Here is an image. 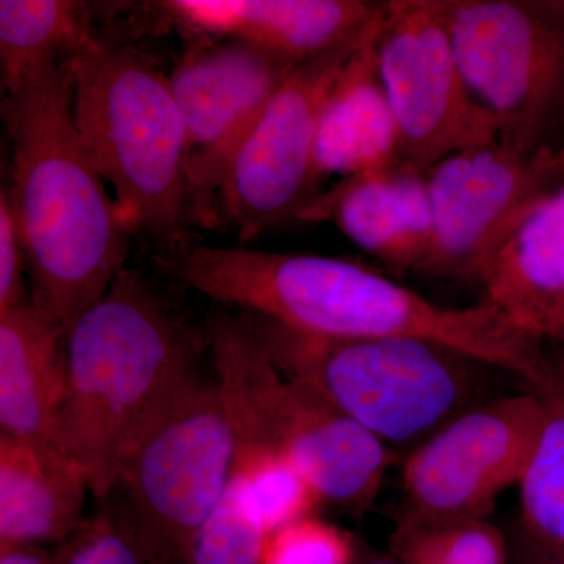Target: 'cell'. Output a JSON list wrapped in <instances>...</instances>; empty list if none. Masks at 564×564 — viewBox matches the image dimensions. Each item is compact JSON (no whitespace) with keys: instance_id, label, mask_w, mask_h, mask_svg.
<instances>
[{"instance_id":"1","label":"cell","mask_w":564,"mask_h":564,"mask_svg":"<svg viewBox=\"0 0 564 564\" xmlns=\"http://www.w3.org/2000/svg\"><path fill=\"white\" fill-rule=\"evenodd\" d=\"M188 281L214 302L310 336L426 340L518 375L534 392L560 377L543 340L497 307L441 306L347 259L206 245L193 256Z\"/></svg>"},{"instance_id":"2","label":"cell","mask_w":564,"mask_h":564,"mask_svg":"<svg viewBox=\"0 0 564 564\" xmlns=\"http://www.w3.org/2000/svg\"><path fill=\"white\" fill-rule=\"evenodd\" d=\"M2 120L31 300L68 333L124 270L135 232L77 128L69 57L3 91Z\"/></svg>"},{"instance_id":"3","label":"cell","mask_w":564,"mask_h":564,"mask_svg":"<svg viewBox=\"0 0 564 564\" xmlns=\"http://www.w3.org/2000/svg\"><path fill=\"white\" fill-rule=\"evenodd\" d=\"M203 343L137 270L70 326L61 443L107 499L126 456L198 377Z\"/></svg>"},{"instance_id":"4","label":"cell","mask_w":564,"mask_h":564,"mask_svg":"<svg viewBox=\"0 0 564 564\" xmlns=\"http://www.w3.org/2000/svg\"><path fill=\"white\" fill-rule=\"evenodd\" d=\"M69 66L77 128L126 221L162 247L187 240V132L170 76L141 52L95 36Z\"/></svg>"},{"instance_id":"5","label":"cell","mask_w":564,"mask_h":564,"mask_svg":"<svg viewBox=\"0 0 564 564\" xmlns=\"http://www.w3.org/2000/svg\"><path fill=\"white\" fill-rule=\"evenodd\" d=\"M284 377L313 386L383 443L429 440L475 406L477 366L419 339H326L245 313Z\"/></svg>"},{"instance_id":"6","label":"cell","mask_w":564,"mask_h":564,"mask_svg":"<svg viewBox=\"0 0 564 564\" xmlns=\"http://www.w3.org/2000/svg\"><path fill=\"white\" fill-rule=\"evenodd\" d=\"M209 345L231 408L237 444L289 459L317 496L347 511L372 507L391 452L313 386L284 377L247 317H218Z\"/></svg>"},{"instance_id":"7","label":"cell","mask_w":564,"mask_h":564,"mask_svg":"<svg viewBox=\"0 0 564 564\" xmlns=\"http://www.w3.org/2000/svg\"><path fill=\"white\" fill-rule=\"evenodd\" d=\"M236 458L226 393L218 381L196 378L133 445L110 494L128 508L161 564H188L193 540L220 503Z\"/></svg>"},{"instance_id":"8","label":"cell","mask_w":564,"mask_h":564,"mask_svg":"<svg viewBox=\"0 0 564 564\" xmlns=\"http://www.w3.org/2000/svg\"><path fill=\"white\" fill-rule=\"evenodd\" d=\"M467 88L500 143L538 152L564 110V2L436 0Z\"/></svg>"},{"instance_id":"9","label":"cell","mask_w":564,"mask_h":564,"mask_svg":"<svg viewBox=\"0 0 564 564\" xmlns=\"http://www.w3.org/2000/svg\"><path fill=\"white\" fill-rule=\"evenodd\" d=\"M378 68L399 137V162L425 173L448 155L499 139L467 88L436 0H386Z\"/></svg>"},{"instance_id":"10","label":"cell","mask_w":564,"mask_h":564,"mask_svg":"<svg viewBox=\"0 0 564 564\" xmlns=\"http://www.w3.org/2000/svg\"><path fill=\"white\" fill-rule=\"evenodd\" d=\"M425 176L433 229L421 272L481 285L519 226L564 182L554 148L524 152L499 140L448 155Z\"/></svg>"},{"instance_id":"11","label":"cell","mask_w":564,"mask_h":564,"mask_svg":"<svg viewBox=\"0 0 564 564\" xmlns=\"http://www.w3.org/2000/svg\"><path fill=\"white\" fill-rule=\"evenodd\" d=\"M364 39L293 68L237 151L223 181L220 210L240 242L295 221L321 193L315 148L323 106Z\"/></svg>"},{"instance_id":"12","label":"cell","mask_w":564,"mask_h":564,"mask_svg":"<svg viewBox=\"0 0 564 564\" xmlns=\"http://www.w3.org/2000/svg\"><path fill=\"white\" fill-rule=\"evenodd\" d=\"M544 423L536 392L475 404L422 441L403 464L404 514L488 519L521 484Z\"/></svg>"},{"instance_id":"13","label":"cell","mask_w":564,"mask_h":564,"mask_svg":"<svg viewBox=\"0 0 564 564\" xmlns=\"http://www.w3.org/2000/svg\"><path fill=\"white\" fill-rule=\"evenodd\" d=\"M293 68L245 41L203 39L170 74L187 132L193 220L218 223L226 173Z\"/></svg>"},{"instance_id":"14","label":"cell","mask_w":564,"mask_h":564,"mask_svg":"<svg viewBox=\"0 0 564 564\" xmlns=\"http://www.w3.org/2000/svg\"><path fill=\"white\" fill-rule=\"evenodd\" d=\"M369 0H165L166 20L203 39L245 41L293 66L358 43L383 13Z\"/></svg>"},{"instance_id":"15","label":"cell","mask_w":564,"mask_h":564,"mask_svg":"<svg viewBox=\"0 0 564 564\" xmlns=\"http://www.w3.org/2000/svg\"><path fill=\"white\" fill-rule=\"evenodd\" d=\"M295 221L329 223L393 269L421 270L433 229L425 173L397 162L343 177L314 196Z\"/></svg>"},{"instance_id":"16","label":"cell","mask_w":564,"mask_h":564,"mask_svg":"<svg viewBox=\"0 0 564 564\" xmlns=\"http://www.w3.org/2000/svg\"><path fill=\"white\" fill-rule=\"evenodd\" d=\"M65 339L32 302L0 313V434L69 459L61 443Z\"/></svg>"},{"instance_id":"17","label":"cell","mask_w":564,"mask_h":564,"mask_svg":"<svg viewBox=\"0 0 564 564\" xmlns=\"http://www.w3.org/2000/svg\"><path fill=\"white\" fill-rule=\"evenodd\" d=\"M380 21L352 52L323 106L315 148L318 184L399 162L395 120L378 68Z\"/></svg>"},{"instance_id":"18","label":"cell","mask_w":564,"mask_h":564,"mask_svg":"<svg viewBox=\"0 0 564 564\" xmlns=\"http://www.w3.org/2000/svg\"><path fill=\"white\" fill-rule=\"evenodd\" d=\"M485 300L536 339L564 322V182L534 207L486 278Z\"/></svg>"},{"instance_id":"19","label":"cell","mask_w":564,"mask_h":564,"mask_svg":"<svg viewBox=\"0 0 564 564\" xmlns=\"http://www.w3.org/2000/svg\"><path fill=\"white\" fill-rule=\"evenodd\" d=\"M87 492L79 466L0 434V547L62 544L84 522Z\"/></svg>"},{"instance_id":"20","label":"cell","mask_w":564,"mask_h":564,"mask_svg":"<svg viewBox=\"0 0 564 564\" xmlns=\"http://www.w3.org/2000/svg\"><path fill=\"white\" fill-rule=\"evenodd\" d=\"M73 0H2L0 65L2 90H10L43 63L69 57L93 39Z\"/></svg>"},{"instance_id":"21","label":"cell","mask_w":564,"mask_h":564,"mask_svg":"<svg viewBox=\"0 0 564 564\" xmlns=\"http://www.w3.org/2000/svg\"><path fill=\"white\" fill-rule=\"evenodd\" d=\"M534 392V391H533ZM544 403L540 440L519 484L522 525L530 545L564 554V375L536 392Z\"/></svg>"},{"instance_id":"22","label":"cell","mask_w":564,"mask_h":564,"mask_svg":"<svg viewBox=\"0 0 564 564\" xmlns=\"http://www.w3.org/2000/svg\"><path fill=\"white\" fill-rule=\"evenodd\" d=\"M400 564H507L503 533L488 519H422L400 514L391 536Z\"/></svg>"},{"instance_id":"23","label":"cell","mask_w":564,"mask_h":564,"mask_svg":"<svg viewBox=\"0 0 564 564\" xmlns=\"http://www.w3.org/2000/svg\"><path fill=\"white\" fill-rule=\"evenodd\" d=\"M267 536L250 475L236 459L220 503L193 540L188 564H262Z\"/></svg>"},{"instance_id":"24","label":"cell","mask_w":564,"mask_h":564,"mask_svg":"<svg viewBox=\"0 0 564 564\" xmlns=\"http://www.w3.org/2000/svg\"><path fill=\"white\" fill-rule=\"evenodd\" d=\"M54 564H161L129 514L110 494L96 514L88 516L69 538L57 545Z\"/></svg>"},{"instance_id":"25","label":"cell","mask_w":564,"mask_h":564,"mask_svg":"<svg viewBox=\"0 0 564 564\" xmlns=\"http://www.w3.org/2000/svg\"><path fill=\"white\" fill-rule=\"evenodd\" d=\"M236 459L250 475L269 533L307 518L318 502L306 478L276 452L237 445Z\"/></svg>"},{"instance_id":"26","label":"cell","mask_w":564,"mask_h":564,"mask_svg":"<svg viewBox=\"0 0 564 564\" xmlns=\"http://www.w3.org/2000/svg\"><path fill=\"white\" fill-rule=\"evenodd\" d=\"M351 538L318 519H299L269 533L262 564H355Z\"/></svg>"},{"instance_id":"27","label":"cell","mask_w":564,"mask_h":564,"mask_svg":"<svg viewBox=\"0 0 564 564\" xmlns=\"http://www.w3.org/2000/svg\"><path fill=\"white\" fill-rule=\"evenodd\" d=\"M28 254L9 185L0 195V313L31 303L28 296Z\"/></svg>"},{"instance_id":"28","label":"cell","mask_w":564,"mask_h":564,"mask_svg":"<svg viewBox=\"0 0 564 564\" xmlns=\"http://www.w3.org/2000/svg\"><path fill=\"white\" fill-rule=\"evenodd\" d=\"M0 564H54V552L39 545L0 547Z\"/></svg>"},{"instance_id":"29","label":"cell","mask_w":564,"mask_h":564,"mask_svg":"<svg viewBox=\"0 0 564 564\" xmlns=\"http://www.w3.org/2000/svg\"><path fill=\"white\" fill-rule=\"evenodd\" d=\"M524 564H564V554L544 551L529 544V558Z\"/></svg>"},{"instance_id":"30","label":"cell","mask_w":564,"mask_h":564,"mask_svg":"<svg viewBox=\"0 0 564 564\" xmlns=\"http://www.w3.org/2000/svg\"><path fill=\"white\" fill-rule=\"evenodd\" d=\"M555 162L560 176H562V180L564 181V132L562 141H560V147L555 148Z\"/></svg>"},{"instance_id":"31","label":"cell","mask_w":564,"mask_h":564,"mask_svg":"<svg viewBox=\"0 0 564 564\" xmlns=\"http://www.w3.org/2000/svg\"><path fill=\"white\" fill-rule=\"evenodd\" d=\"M355 564H400L393 558L392 555L389 556H370V558L362 560V562Z\"/></svg>"},{"instance_id":"32","label":"cell","mask_w":564,"mask_h":564,"mask_svg":"<svg viewBox=\"0 0 564 564\" xmlns=\"http://www.w3.org/2000/svg\"><path fill=\"white\" fill-rule=\"evenodd\" d=\"M556 343L564 345V322H563L562 333H560V337H558V340H556Z\"/></svg>"},{"instance_id":"33","label":"cell","mask_w":564,"mask_h":564,"mask_svg":"<svg viewBox=\"0 0 564 564\" xmlns=\"http://www.w3.org/2000/svg\"><path fill=\"white\" fill-rule=\"evenodd\" d=\"M562 373L564 375V367H563V369H562Z\"/></svg>"}]
</instances>
